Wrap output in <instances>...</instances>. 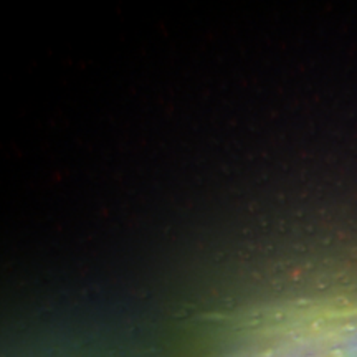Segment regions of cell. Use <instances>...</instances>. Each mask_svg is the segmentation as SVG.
Masks as SVG:
<instances>
[]
</instances>
